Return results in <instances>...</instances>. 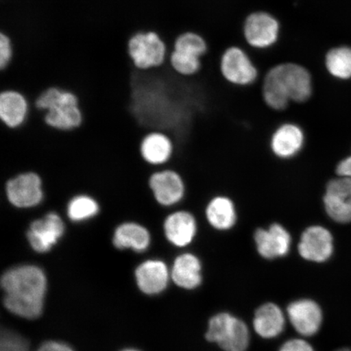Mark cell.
Returning a JSON list of instances; mask_svg holds the SVG:
<instances>
[{
  "label": "cell",
  "instance_id": "ffe728a7",
  "mask_svg": "<svg viewBox=\"0 0 351 351\" xmlns=\"http://www.w3.org/2000/svg\"><path fill=\"white\" fill-rule=\"evenodd\" d=\"M288 324L285 310L278 302L267 301L258 305L252 318L256 335L265 340H274L283 335Z\"/></svg>",
  "mask_w": 351,
  "mask_h": 351
},
{
  "label": "cell",
  "instance_id": "5bb4252c",
  "mask_svg": "<svg viewBox=\"0 0 351 351\" xmlns=\"http://www.w3.org/2000/svg\"><path fill=\"white\" fill-rule=\"evenodd\" d=\"M288 324L298 337L308 339L318 335L324 322V311L317 301L308 297L295 298L285 307Z\"/></svg>",
  "mask_w": 351,
  "mask_h": 351
},
{
  "label": "cell",
  "instance_id": "484cf974",
  "mask_svg": "<svg viewBox=\"0 0 351 351\" xmlns=\"http://www.w3.org/2000/svg\"><path fill=\"white\" fill-rule=\"evenodd\" d=\"M172 51L195 56L203 59L208 54V44L203 35L194 32H187L178 35L175 39Z\"/></svg>",
  "mask_w": 351,
  "mask_h": 351
},
{
  "label": "cell",
  "instance_id": "30bf717a",
  "mask_svg": "<svg viewBox=\"0 0 351 351\" xmlns=\"http://www.w3.org/2000/svg\"><path fill=\"white\" fill-rule=\"evenodd\" d=\"M199 230V218L186 208L170 210L162 221V234L165 241L178 252L190 250L195 244Z\"/></svg>",
  "mask_w": 351,
  "mask_h": 351
},
{
  "label": "cell",
  "instance_id": "1f68e13d",
  "mask_svg": "<svg viewBox=\"0 0 351 351\" xmlns=\"http://www.w3.org/2000/svg\"><path fill=\"white\" fill-rule=\"evenodd\" d=\"M39 351H75L65 342L59 341H47L38 348Z\"/></svg>",
  "mask_w": 351,
  "mask_h": 351
},
{
  "label": "cell",
  "instance_id": "7402d4cb",
  "mask_svg": "<svg viewBox=\"0 0 351 351\" xmlns=\"http://www.w3.org/2000/svg\"><path fill=\"white\" fill-rule=\"evenodd\" d=\"M175 149L173 139L161 131L150 132L139 144L140 156L145 163L155 167L169 165L173 159Z\"/></svg>",
  "mask_w": 351,
  "mask_h": 351
},
{
  "label": "cell",
  "instance_id": "9a60e30c",
  "mask_svg": "<svg viewBox=\"0 0 351 351\" xmlns=\"http://www.w3.org/2000/svg\"><path fill=\"white\" fill-rule=\"evenodd\" d=\"M324 213L337 225L351 223V178L336 176L328 180L322 195Z\"/></svg>",
  "mask_w": 351,
  "mask_h": 351
},
{
  "label": "cell",
  "instance_id": "2e32d148",
  "mask_svg": "<svg viewBox=\"0 0 351 351\" xmlns=\"http://www.w3.org/2000/svg\"><path fill=\"white\" fill-rule=\"evenodd\" d=\"M170 274L172 283L182 291L194 292L204 287V261L191 250L176 254L170 262Z\"/></svg>",
  "mask_w": 351,
  "mask_h": 351
},
{
  "label": "cell",
  "instance_id": "52a82bcc",
  "mask_svg": "<svg viewBox=\"0 0 351 351\" xmlns=\"http://www.w3.org/2000/svg\"><path fill=\"white\" fill-rule=\"evenodd\" d=\"M267 71L273 74L292 104H304L313 98L314 78L305 66L295 62L282 63Z\"/></svg>",
  "mask_w": 351,
  "mask_h": 351
},
{
  "label": "cell",
  "instance_id": "7c38bea8",
  "mask_svg": "<svg viewBox=\"0 0 351 351\" xmlns=\"http://www.w3.org/2000/svg\"><path fill=\"white\" fill-rule=\"evenodd\" d=\"M4 191L8 204L16 209H33L45 199L41 176L34 171H25L8 178Z\"/></svg>",
  "mask_w": 351,
  "mask_h": 351
},
{
  "label": "cell",
  "instance_id": "4fadbf2b",
  "mask_svg": "<svg viewBox=\"0 0 351 351\" xmlns=\"http://www.w3.org/2000/svg\"><path fill=\"white\" fill-rule=\"evenodd\" d=\"M148 186L156 203L166 210L179 208L187 195L185 178L179 171L170 167L152 173Z\"/></svg>",
  "mask_w": 351,
  "mask_h": 351
},
{
  "label": "cell",
  "instance_id": "3957f363",
  "mask_svg": "<svg viewBox=\"0 0 351 351\" xmlns=\"http://www.w3.org/2000/svg\"><path fill=\"white\" fill-rule=\"evenodd\" d=\"M205 339L223 351H247L251 329L243 319L230 311H219L208 320Z\"/></svg>",
  "mask_w": 351,
  "mask_h": 351
},
{
  "label": "cell",
  "instance_id": "83f0119b",
  "mask_svg": "<svg viewBox=\"0 0 351 351\" xmlns=\"http://www.w3.org/2000/svg\"><path fill=\"white\" fill-rule=\"evenodd\" d=\"M0 351H29V344L19 333L6 329L1 332Z\"/></svg>",
  "mask_w": 351,
  "mask_h": 351
},
{
  "label": "cell",
  "instance_id": "e575fe53",
  "mask_svg": "<svg viewBox=\"0 0 351 351\" xmlns=\"http://www.w3.org/2000/svg\"><path fill=\"white\" fill-rule=\"evenodd\" d=\"M37 351H39V350H37Z\"/></svg>",
  "mask_w": 351,
  "mask_h": 351
},
{
  "label": "cell",
  "instance_id": "8fae6325",
  "mask_svg": "<svg viewBox=\"0 0 351 351\" xmlns=\"http://www.w3.org/2000/svg\"><path fill=\"white\" fill-rule=\"evenodd\" d=\"M66 223L60 214L50 210L43 217L33 219L25 232L29 247L34 253H51L66 234Z\"/></svg>",
  "mask_w": 351,
  "mask_h": 351
},
{
  "label": "cell",
  "instance_id": "603a6c76",
  "mask_svg": "<svg viewBox=\"0 0 351 351\" xmlns=\"http://www.w3.org/2000/svg\"><path fill=\"white\" fill-rule=\"evenodd\" d=\"M29 104L23 94L12 90L0 95V119L10 130H17L25 125L29 117Z\"/></svg>",
  "mask_w": 351,
  "mask_h": 351
},
{
  "label": "cell",
  "instance_id": "9c48e42d",
  "mask_svg": "<svg viewBox=\"0 0 351 351\" xmlns=\"http://www.w3.org/2000/svg\"><path fill=\"white\" fill-rule=\"evenodd\" d=\"M127 53L139 70L158 69L168 61L169 48L164 39L154 32H138L127 43Z\"/></svg>",
  "mask_w": 351,
  "mask_h": 351
},
{
  "label": "cell",
  "instance_id": "277c9868",
  "mask_svg": "<svg viewBox=\"0 0 351 351\" xmlns=\"http://www.w3.org/2000/svg\"><path fill=\"white\" fill-rule=\"evenodd\" d=\"M295 249L302 261L314 265H326L335 254V235L324 223H313L300 232Z\"/></svg>",
  "mask_w": 351,
  "mask_h": 351
},
{
  "label": "cell",
  "instance_id": "836d02e7",
  "mask_svg": "<svg viewBox=\"0 0 351 351\" xmlns=\"http://www.w3.org/2000/svg\"><path fill=\"white\" fill-rule=\"evenodd\" d=\"M335 351H351V350L348 349V348H341V349H339V350H337Z\"/></svg>",
  "mask_w": 351,
  "mask_h": 351
},
{
  "label": "cell",
  "instance_id": "d6986e66",
  "mask_svg": "<svg viewBox=\"0 0 351 351\" xmlns=\"http://www.w3.org/2000/svg\"><path fill=\"white\" fill-rule=\"evenodd\" d=\"M203 219L210 230L226 234L238 226V205L232 197L219 194L208 200L204 210Z\"/></svg>",
  "mask_w": 351,
  "mask_h": 351
},
{
  "label": "cell",
  "instance_id": "d6a6232c",
  "mask_svg": "<svg viewBox=\"0 0 351 351\" xmlns=\"http://www.w3.org/2000/svg\"><path fill=\"white\" fill-rule=\"evenodd\" d=\"M121 351H140L137 349H134V348H127V349H124V350H122Z\"/></svg>",
  "mask_w": 351,
  "mask_h": 351
},
{
  "label": "cell",
  "instance_id": "f1b7e54d",
  "mask_svg": "<svg viewBox=\"0 0 351 351\" xmlns=\"http://www.w3.org/2000/svg\"><path fill=\"white\" fill-rule=\"evenodd\" d=\"M14 57V47L12 39L5 33H0V69L8 67Z\"/></svg>",
  "mask_w": 351,
  "mask_h": 351
},
{
  "label": "cell",
  "instance_id": "e0dca14e",
  "mask_svg": "<svg viewBox=\"0 0 351 351\" xmlns=\"http://www.w3.org/2000/svg\"><path fill=\"white\" fill-rule=\"evenodd\" d=\"M134 278L139 291L150 297L162 295L172 283L169 263L161 258L140 262L135 267Z\"/></svg>",
  "mask_w": 351,
  "mask_h": 351
},
{
  "label": "cell",
  "instance_id": "44dd1931",
  "mask_svg": "<svg viewBox=\"0 0 351 351\" xmlns=\"http://www.w3.org/2000/svg\"><path fill=\"white\" fill-rule=\"evenodd\" d=\"M152 243V234L148 228L136 221H126L114 229L112 245L117 251H132L143 254Z\"/></svg>",
  "mask_w": 351,
  "mask_h": 351
},
{
  "label": "cell",
  "instance_id": "4dcf8cb0",
  "mask_svg": "<svg viewBox=\"0 0 351 351\" xmlns=\"http://www.w3.org/2000/svg\"><path fill=\"white\" fill-rule=\"evenodd\" d=\"M335 173L339 177L351 178V154L337 162L335 165Z\"/></svg>",
  "mask_w": 351,
  "mask_h": 351
},
{
  "label": "cell",
  "instance_id": "cb8c5ba5",
  "mask_svg": "<svg viewBox=\"0 0 351 351\" xmlns=\"http://www.w3.org/2000/svg\"><path fill=\"white\" fill-rule=\"evenodd\" d=\"M324 68L332 80L341 83L351 81V45L340 43L326 51L324 56Z\"/></svg>",
  "mask_w": 351,
  "mask_h": 351
},
{
  "label": "cell",
  "instance_id": "6da1fadb",
  "mask_svg": "<svg viewBox=\"0 0 351 351\" xmlns=\"http://www.w3.org/2000/svg\"><path fill=\"white\" fill-rule=\"evenodd\" d=\"M0 285L3 306L10 313L26 319L41 317L48 291L47 275L43 267L30 263L8 267Z\"/></svg>",
  "mask_w": 351,
  "mask_h": 351
},
{
  "label": "cell",
  "instance_id": "8992f818",
  "mask_svg": "<svg viewBox=\"0 0 351 351\" xmlns=\"http://www.w3.org/2000/svg\"><path fill=\"white\" fill-rule=\"evenodd\" d=\"M219 71L223 80L237 87L252 86L262 79L249 50L241 46H231L223 51Z\"/></svg>",
  "mask_w": 351,
  "mask_h": 351
},
{
  "label": "cell",
  "instance_id": "7a4b0ae2",
  "mask_svg": "<svg viewBox=\"0 0 351 351\" xmlns=\"http://www.w3.org/2000/svg\"><path fill=\"white\" fill-rule=\"evenodd\" d=\"M34 105L38 112H44L46 125L56 131L72 132L84 121L77 96L60 87L47 88L34 99Z\"/></svg>",
  "mask_w": 351,
  "mask_h": 351
},
{
  "label": "cell",
  "instance_id": "4316f807",
  "mask_svg": "<svg viewBox=\"0 0 351 351\" xmlns=\"http://www.w3.org/2000/svg\"><path fill=\"white\" fill-rule=\"evenodd\" d=\"M203 59L195 56L172 51L170 52L168 64L178 75L192 77L199 74L203 66Z\"/></svg>",
  "mask_w": 351,
  "mask_h": 351
},
{
  "label": "cell",
  "instance_id": "ac0fdd59",
  "mask_svg": "<svg viewBox=\"0 0 351 351\" xmlns=\"http://www.w3.org/2000/svg\"><path fill=\"white\" fill-rule=\"evenodd\" d=\"M306 145V134L298 123L285 121L271 134L269 148L276 159L292 160L300 156Z\"/></svg>",
  "mask_w": 351,
  "mask_h": 351
},
{
  "label": "cell",
  "instance_id": "5b68a950",
  "mask_svg": "<svg viewBox=\"0 0 351 351\" xmlns=\"http://www.w3.org/2000/svg\"><path fill=\"white\" fill-rule=\"evenodd\" d=\"M280 35L282 24L271 12L256 11L245 17L243 36L249 51H269L279 43Z\"/></svg>",
  "mask_w": 351,
  "mask_h": 351
},
{
  "label": "cell",
  "instance_id": "ba28073f",
  "mask_svg": "<svg viewBox=\"0 0 351 351\" xmlns=\"http://www.w3.org/2000/svg\"><path fill=\"white\" fill-rule=\"evenodd\" d=\"M253 241L258 256L266 261L283 260L291 256L295 247L291 231L278 221L256 228Z\"/></svg>",
  "mask_w": 351,
  "mask_h": 351
},
{
  "label": "cell",
  "instance_id": "d4e9b609",
  "mask_svg": "<svg viewBox=\"0 0 351 351\" xmlns=\"http://www.w3.org/2000/svg\"><path fill=\"white\" fill-rule=\"evenodd\" d=\"M99 201L88 194L74 195L66 205V215L70 222L81 223L90 221L100 213Z\"/></svg>",
  "mask_w": 351,
  "mask_h": 351
},
{
  "label": "cell",
  "instance_id": "f546056e",
  "mask_svg": "<svg viewBox=\"0 0 351 351\" xmlns=\"http://www.w3.org/2000/svg\"><path fill=\"white\" fill-rule=\"evenodd\" d=\"M278 351H317L313 344L304 339L297 337L285 341Z\"/></svg>",
  "mask_w": 351,
  "mask_h": 351
}]
</instances>
